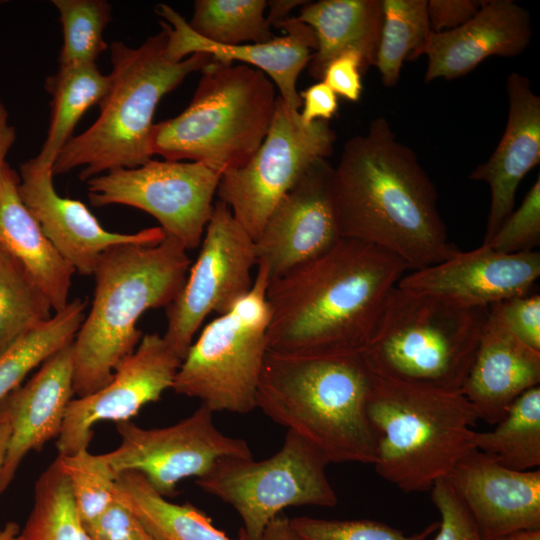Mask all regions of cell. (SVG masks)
Instances as JSON below:
<instances>
[{
    "instance_id": "6da1fadb",
    "label": "cell",
    "mask_w": 540,
    "mask_h": 540,
    "mask_svg": "<svg viewBox=\"0 0 540 540\" xmlns=\"http://www.w3.org/2000/svg\"><path fill=\"white\" fill-rule=\"evenodd\" d=\"M408 266L386 250L342 238L324 255L269 282L268 352L361 354Z\"/></svg>"
},
{
    "instance_id": "7a4b0ae2",
    "label": "cell",
    "mask_w": 540,
    "mask_h": 540,
    "mask_svg": "<svg viewBox=\"0 0 540 540\" xmlns=\"http://www.w3.org/2000/svg\"><path fill=\"white\" fill-rule=\"evenodd\" d=\"M334 186L343 238L378 246L413 271L460 251L448 240L434 183L385 117L344 144Z\"/></svg>"
},
{
    "instance_id": "3957f363",
    "label": "cell",
    "mask_w": 540,
    "mask_h": 540,
    "mask_svg": "<svg viewBox=\"0 0 540 540\" xmlns=\"http://www.w3.org/2000/svg\"><path fill=\"white\" fill-rule=\"evenodd\" d=\"M187 251L165 236L158 244H118L101 254L92 305L72 343L77 397L105 386L135 351L143 313L167 308L176 298L191 266Z\"/></svg>"
},
{
    "instance_id": "277c9868",
    "label": "cell",
    "mask_w": 540,
    "mask_h": 540,
    "mask_svg": "<svg viewBox=\"0 0 540 540\" xmlns=\"http://www.w3.org/2000/svg\"><path fill=\"white\" fill-rule=\"evenodd\" d=\"M372 372L361 354L301 357L267 352L257 408L330 463L374 465L367 402Z\"/></svg>"
},
{
    "instance_id": "5b68a950",
    "label": "cell",
    "mask_w": 540,
    "mask_h": 540,
    "mask_svg": "<svg viewBox=\"0 0 540 540\" xmlns=\"http://www.w3.org/2000/svg\"><path fill=\"white\" fill-rule=\"evenodd\" d=\"M161 31L139 47L122 42L110 46V89L99 104L100 113L84 132L73 136L58 154L53 174L83 167L82 181L118 168H135L152 159L150 135L161 98L191 73L213 61L208 53H195L180 62L166 56L168 34Z\"/></svg>"
},
{
    "instance_id": "8992f818",
    "label": "cell",
    "mask_w": 540,
    "mask_h": 540,
    "mask_svg": "<svg viewBox=\"0 0 540 540\" xmlns=\"http://www.w3.org/2000/svg\"><path fill=\"white\" fill-rule=\"evenodd\" d=\"M367 414L376 439L373 466L405 493L430 491L475 449L472 427L479 417L461 392L372 373Z\"/></svg>"
},
{
    "instance_id": "52a82bcc",
    "label": "cell",
    "mask_w": 540,
    "mask_h": 540,
    "mask_svg": "<svg viewBox=\"0 0 540 540\" xmlns=\"http://www.w3.org/2000/svg\"><path fill=\"white\" fill-rule=\"evenodd\" d=\"M189 105L153 124L152 155L201 163L220 173L245 165L265 139L274 116L275 85L249 65L211 61Z\"/></svg>"
},
{
    "instance_id": "ba28073f",
    "label": "cell",
    "mask_w": 540,
    "mask_h": 540,
    "mask_svg": "<svg viewBox=\"0 0 540 540\" xmlns=\"http://www.w3.org/2000/svg\"><path fill=\"white\" fill-rule=\"evenodd\" d=\"M488 316L396 286L361 355L376 376L461 392Z\"/></svg>"
},
{
    "instance_id": "9c48e42d",
    "label": "cell",
    "mask_w": 540,
    "mask_h": 540,
    "mask_svg": "<svg viewBox=\"0 0 540 540\" xmlns=\"http://www.w3.org/2000/svg\"><path fill=\"white\" fill-rule=\"evenodd\" d=\"M269 274L257 264L249 292L202 329L176 373L172 389L213 412L246 414L257 408L267 348Z\"/></svg>"
},
{
    "instance_id": "30bf717a",
    "label": "cell",
    "mask_w": 540,
    "mask_h": 540,
    "mask_svg": "<svg viewBox=\"0 0 540 540\" xmlns=\"http://www.w3.org/2000/svg\"><path fill=\"white\" fill-rule=\"evenodd\" d=\"M328 464L314 447L287 430L273 456L261 461L219 458L196 484L237 511L243 521V540H261L268 524L287 507L337 504L326 475Z\"/></svg>"
},
{
    "instance_id": "8fae6325",
    "label": "cell",
    "mask_w": 540,
    "mask_h": 540,
    "mask_svg": "<svg viewBox=\"0 0 540 540\" xmlns=\"http://www.w3.org/2000/svg\"><path fill=\"white\" fill-rule=\"evenodd\" d=\"M335 141L328 121L305 124L278 96L265 139L245 165L221 175L218 200L255 241L277 203L314 161L332 154Z\"/></svg>"
},
{
    "instance_id": "7c38bea8",
    "label": "cell",
    "mask_w": 540,
    "mask_h": 540,
    "mask_svg": "<svg viewBox=\"0 0 540 540\" xmlns=\"http://www.w3.org/2000/svg\"><path fill=\"white\" fill-rule=\"evenodd\" d=\"M220 177L198 162L151 159L89 179L88 198L95 207L119 204L145 211L165 236L190 250L201 244Z\"/></svg>"
},
{
    "instance_id": "4fadbf2b",
    "label": "cell",
    "mask_w": 540,
    "mask_h": 540,
    "mask_svg": "<svg viewBox=\"0 0 540 540\" xmlns=\"http://www.w3.org/2000/svg\"><path fill=\"white\" fill-rule=\"evenodd\" d=\"M200 245L182 289L166 308L163 338L181 360L205 318L226 313L249 292L257 267L254 240L220 200L214 203Z\"/></svg>"
},
{
    "instance_id": "5bb4252c",
    "label": "cell",
    "mask_w": 540,
    "mask_h": 540,
    "mask_svg": "<svg viewBox=\"0 0 540 540\" xmlns=\"http://www.w3.org/2000/svg\"><path fill=\"white\" fill-rule=\"evenodd\" d=\"M119 446L104 456L116 475L141 473L163 497L177 494V484L207 474L222 457L252 458L246 441L223 434L213 422V411L202 404L178 423L145 429L130 421L116 423Z\"/></svg>"
},
{
    "instance_id": "9a60e30c",
    "label": "cell",
    "mask_w": 540,
    "mask_h": 540,
    "mask_svg": "<svg viewBox=\"0 0 540 540\" xmlns=\"http://www.w3.org/2000/svg\"><path fill=\"white\" fill-rule=\"evenodd\" d=\"M334 186L327 158L314 161L281 198L254 241L257 264L270 281L330 251L342 239Z\"/></svg>"
},
{
    "instance_id": "2e32d148",
    "label": "cell",
    "mask_w": 540,
    "mask_h": 540,
    "mask_svg": "<svg viewBox=\"0 0 540 540\" xmlns=\"http://www.w3.org/2000/svg\"><path fill=\"white\" fill-rule=\"evenodd\" d=\"M181 361L163 336L145 334L105 386L69 402L57 437L58 455L87 449L98 422L129 421L143 406L159 400L172 389Z\"/></svg>"
},
{
    "instance_id": "e0dca14e",
    "label": "cell",
    "mask_w": 540,
    "mask_h": 540,
    "mask_svg": "<svg viewBox=\"0 0 540 540\" xmlns=\"http://www.w3.org/2000/svg\"><path fill=\"white\" fill-rule=\"evenodd\" d=\"M18 174L23 203L59 254L81 275H93L99 257L112 246L158 244L165 238L159 226L124 234L105 229L84 203L57 193L53 166L35 157L21 164Z\"/></svg>"
},
{
    "instance_id": "ac0fdd59",
    "label": "cell",
    "mask_w": 540,
    "mask_h": 540,
    "mask_svg": "<svg viewBox=\"0 0 540 540\" xmlns=\"http://www.w3.org/2000/svg\"><path fill=\"white\" fill-rule=\"evenodd\" d=\"M540 276V253L505 254L487 244L459 251L438 264L403 276L397 286L464 307H489L530 293Z\"/></svg>"
},
{
    "instance_id": "d6986e66",
    "label": "cell",
    "mask_w": 540,
    "mask_h": 540,
    "mask_svg": "<svg viewBox=\"0 0 540 540\" xmlns=\"http://www.w3.org/2000/svg\"><path fill=\"white\" fill-rule=\"evenodd\" d=\"M483 540L540 529V470L519 471L471 450L447 476Z\"/></svg>"
},
{
    "instance_id": "ffe728a7",
    "label": "cell",
    "mask_w": 540,
    "mask_h": 540,
    "mask_svg": "<svg viewBox=\"0 0 540 540\" xmlns=\"http://www.w3.org/2000/svg\"><path fill=\"white\" fill-rule=\"evenodd\" d=\"M157 14L165 19L168 34L166 56L180 62L195 53H208L213 61L232 64L234 60L246 63L264 72L278 88L279 97L293 111L302 106L296 89L301 71L308 65L317 41L308 25L289 17L278 28L284 35L265 43H247L226 46L210 42L191 30L187 21L166 4L157 7Z\"/></svg>"
},
{
    "instance_id": "44dd1931",
    "label": "cell",
    "mask_w": 540,
    "mask_h": 540,
    "mask_svg": "<svg viewBox=\"0 0 540 540\" xmlns=\"http://www.w3.org/2000/svg\"><path fill=\"white\" fill-rule=\"evenodd\" d=\"M531 37V18L524 7L512 0H488L460 27L430 32L408 60L427 57L425 83L452 80L467 75L488 57L520 55Z\"/></svg>"
},
{
    "instance_id": "7402d4cb",
    "label": "cell",
    "mask_w": 540,
    "mask_h": 540,
    "mask_svg": "<svg viewBox=\"0 0 540 540\" xmlns=\"http://www.w3.org/2000/svg\"><path fill=\"white\" fill-rule=\"evenodd\" d=\"M508 119L504 133L490 158L469 175L489 185L490 209L483 243H487L511 214L517 188L540 163V97L524 75L507 77Z\"/></svg>"
},
{
    "instance_id": "603a6c76",
    "label": "cell",
    "mask_w": 540,
    "mask_h": 540,
    "mask_svg": "<svg viewBox=\"0 0 540 540\" xmlns=\"http://www.w3.org/2000/svg\"><path fill=\"white\" fill-rule=\"evenodd\" d=\"M72 343L50 356L25 384L8 394L12 431L0 469V497L24 457L60 433L74 394Z\"/></svg>"
},
{
    "instance_id": "cb8c5ba5",
    "label": "cell",
    "mask_w": 540,
    "mask_h": 540,
    "mask_svg": "<svg viewBox=\"0 0 540 540\" xmlns=\"http://www.w3.org/2000/svg\"><path fill=\"white\" fill-rule=\"evenodd\" d=\"M539 383L540 352L518 340L489 308L461 393L479 419L495 425L517 397Z\"/></svg>"
},
{
    "instance_id": "d4e9b609",
    "label": "cell",
    "mask_w": 540,
    "mask_h": 540,
    "mask_svg": "<svg viewBox=\"0 0 540 540\" xmlns=\"http://www.w3.org/2000/svg\"><path fill=\"white\" fill-rule=\"evenodd\" d=\"M19 182V174L5 162L0 168V251L25 269L57 312L69 302L75 270L23 203Z\"/></svg>"
},
{
    "instance_id": "484cf974",
    "label": "cell",
    "mask_w": 540,
    "mask_h": 540,
    "mask_svg": "<svg viewBox=\"0 0 540 540\" xmlns=\"http://www.w3.org/2000/svg\"><path fill=\"white\" fill-rule=\"evenodd\" d=\"M312 28L317 47L308 73L322 80L327 65L337 56L354 51L368 70L375 65L380 42L382 0H319L306 2L294 17Z\"/></svg>"
},
{
    "instance_id": "4316f807",
    "label": "cell",
    "mask_w": 540,
    "mask_h": 540,
    "mask_svg": "<svg viewBox=\"0 0 540 540\" xmlns=\"http://www.w3.org/2000/svg\"><path fill=\"white\" fill-rule=\"evenodd\" d=\"M114 493L155 540H233L192 504L169 502L137 471L119 473Z\"/></svg>"
},
{
    "instance_id": "83f0119b",
    "label": "cell",
    "mask_w": 540,
    "mask_h": 540,
    "mask_svg": "<svg viewBox=\"0 0 540 540\" xmlns=\"http://www.w3.org/2000/svg\"><path fill=\"white\" fill-rule=\"evenodd\" d=\"M111 85L109 74L101 73L96 63L59 65L47 77L45 89L51 96L50 123L46 140L35 159L47 165L54 162L63 147L74 136V128L94 105H99Z\"/></svg>"
},
{
    "instance_id": "f1b7e54d",
    "label": "cell",
    "mask_w": 540,
    "mask_h": 540,
    "mask_svg": "<svg viewBox=\"0 0 540 540\" xmlns=\"http://www.w3.org/2000/svg\"><path fill=\"white\" fill-rule=\"evenodd\" d=\"M86 307L87 302L80 298L69 301L0 355V401L19 387L33 369L73 342L85 318Z\"/></svg>"
},
{
    "instance_id": "f546056e",
    "label": "cell",
    "mask_w": 540,
    "mask_h": 540,
    "mask_svg": "<svg viewBox=\"0 0 540 540\" xmlns=\"http://www.w3.org/2000/svg\"><path fill=\"white\" fill-rule=\"evenodd\" d=\"M475 449L514 470L540 465V387L526 390L491 431L473 433Z\"/></svg>"
},
{
    "instance_id": "4dcf8cb0",
    "label": "cell",
    "mask_w": 540,
    "mask_h": 540,
    "mask_svg": "<svg viewBox=\"0 0 540 540\" xmlns=\"http://www.w3.org/2000/svg\"><path fill=\"white\" fill-rule=\"evenodd\" d=\"M265 0H196L189 27L215 44L265 43L276 36L264 15Z\"/></svg>"
},
{
    "instance_id": "1f68e13d",
    "label": "cell",
    "mask_w": 540,
    "mask_h": 540,
    "mask_svg": "<svg viewBox=\"0 0 540 540\" xmlns=\"http://www.w3.org/2000/svg\"><path fill=\"white\" fill-rule=\"evenodd\" d=\"M16 540H91L56 460L37 479L33 507Z\"/></svg>"
},
{
    "instance_id": "d6a6232c",
    "label": "cell",
    "mask_w": 540,
    "mask_h": 540,
    "mask_svg": "<svg viewBox=\"0 0 540 540\" xmlns=\"http://www.w3.org/2000/svg\"><path fill=\"white\" fill-rule=\"evenodd\" d=\"M46 295L13 258L0 251V355L52 317Z\"/></svg>"
},
{
    "instance_id": "836d02e7",
    "label": "cell",
    "mask_w": 540,
    "mask_h": 540,
    "mask_svg": "<svg viewBox=\"0 0 540 540\" xmlns=\"http://www.w3.org/2000/svg\"><path fill=\"white\" fill-rule=\"evenodd\" d=\"M383 24L375 65L384 86L399 81L404 61L430 34L427 0H382Z\"/></svg>"
},
{
    "instance_id": "e575fe53",
    "label": "cell",
    "mask_w": 540,
    "mask_h": 540,
    "mask_svg": "<svg viewBox=\"0 0 540 540\" xmlns=\"http://www.w3.org/2000/svg\"><path fill=\"white\" fill-rule=\"evenodd\" d=\"M63 29L59 65L95 63L108 48L103 32L111 20V5L104 0H53Z\"/></svg>"
},
{
    "instance_id": "d590c367",
    "label": "cell",
    "mask_w": 540,
    "mask_h": 540,
    "mask_svg": "<svg viewBox=\"0 0 540 540\" xmlns=\"http://www.w3.org/2000/svg\"><path fill=\"white\" fill-rule=\"evenodd\" d=\"M69 481L79 518L84 526L94 523L115 500L116 474L104 454L88 449L55 459Z\"/></svg>"
},
{
    "instance_id": "8d00e7d4",
    "label": "cell",
    "mask_w": 540,
    "mask_h": 540,
    "mask_svg": "<svg viewBox=\"0 0 540 540\" xmlns=\"http://www.w3.org/2000/svg\"><path fill=\"white\" fill-rule=\"evenodd\" d=\"M296 540H427L439 523L433 522L412 535L370 519L327 520L308 516L289 519Z\"/></svg>"
},
{
    "instance_id": "74e56055",
    "label": "cell",
    "mask_w": 540,
    "mask_h": 540,
    "mask_svg": "<svg viewBox=\"0 0 540 540\" xmlns=\"http://www.w3.org/2000/svg\"><path fill=\"white\" fill-rule=\"evenodd\" d=\"M493 250L516 254L534 251L540 244V176H537L520 207L513 210L487 242Z\"/></svg>"
},
{
    "instance_id": "f35d334b",
    "label": "cell",
    "mask_w": 540,
    "mask_h": 540,
    "mask_svg": "<svg viewBox=\"0 0 540 540\" xmlns=\"http://www.w3.org/2000/svg\"><path fill=\"white\" fill-rule=\"evenodd\" d=\"M430 492L440 515L438 532L433 540H483L474 519L447 477L436 481Z\"/></svg>"
},
{
    "instance_id": "ab89813d",
    "label": "cell",
    "mask_w": 540,
    "mask_h": 540,
    "mask_svg": "<svg viewBox=\"0 0 540 540\" xmlns=\"http://www.w3.org/2000/svg\"><path fill=\"white\" fill-rule=\"evenodd\" d=\"M522 343L540 352V295L525 294L489 306Z\"/></svg>"
},
{
    "instance_id": "60d3db41",
    "label": "cell",
    "mask_w": 540,
    "mask_h": 540,
    "mask_svg": "<svg viewBox=\"0 0 540 540\" xmlns=\"http://www.w3.org/2000/svg\"><path fill=\"white\" fill-rule=\"evenodd\" d=\"M85 530L91 540H155L137 516L116 499Z\"/></svg>"
},
{
    "instance_id": "b9f144b4",
    "label": "cell",
    "mask_w": 540,
    "mask_h": 540,
    "mask_svg": "<svg viewBox=\"0 0 540 540\" xmlns=\"http://www.w3.org/2000/svg\"><path fill=\"white\" fill-rule=\"evenodd\" d=\"M366 71L362 57L354 51H348L327 65L322 81L336 95L357 102L362 93V74Z\"/></svg>"
},
{
    "instance_id": "7bdbcfd3",
    "label": "cell",
    "mask_w": 540,
    "mask_h": 540,
    "mask_svg": "<svg viewBox=\"0 0 540 540\" xmlns=\"http://www.w3.org/2000/svg\"><path fill=\"white\" fill-rule=\"evenodd\" d=\"M482 0H429L427 14L433 33L450 31L468 22L481 8Z\"/></svg>"
},
{
    "instance_id": "ee69618b",
    "label": "cell",
    "mask_w": 540,
    "mask_h": 540,
    "mask_svg": "<svg viewBox=\"0 0 540 540\" xmlns=\"http://www.w3.org/2000/svg\"><path fill=\"white\" fill-rule=\"evenodd\" d=\"M302 100L300 117L305 124L316 120L328 121L338 110V98L322 80L299 93Z\"/></svg>"
},
{
    "instance_id": "f6af8a7d",
    "label": "cell",
    "mask_w": 540,
    "mask_h": 540,
    "mask_svg": "<svg viewBox=\"0 0 540 540\" xmlns=\"http://www.w3.org/2000/svg\"><path fill=\"white\" fill-rule=\"evenodd\" d=\"M12 431V408L8 395L0 401V469Z\"/></svg>"
},
{
    "instance_id": "bcb514c9",
    "label": "cell",
    "mask_w": 540,
    "mask_h": 540,
    "mask_svg": "<svg viewBox=\"0 0 540 540\" xmlns=\"http://www.w3.org/2000/svg\"><path fill=\"white\" fill-rule=\"evenodd\" d=\"M307 1L303 0H272L267 1L269 13L266 16L271 27L279 25L289 18V13L297 6H303Z\"/></svg>"
},
{
    "instance_id": "7dc6e473",
    "label": "cell",
    "mask_w": 540,
    "mask_h": 540,
    "mask_svg": "<svg viewBox=\"0 0 540 540\" xmlns=\"http://www.w3.org/2000/svg\"><path fill=\"white\" fill-rule=\"evenodd\" d=\"M16 140V130L9 124L8 112L0 99V168L6 162L5 158Z\"/></svg>"
},
{
    "instance_id": "c3c4849f",
    "label": "cell",
    "mask_w": 540,
    "mask_h": 540,
    "mask_svg": "<svg viewBox=\"0 0 540 540\" xmlns=\"http://www.w3.org/2000/svg\"><path fill=\"white\" fill-rule=\"evenodd\" d=\"M261 540H296L290 528L289 519L277 516L273 519L263 534Z\"/></svg>"
},
{
    "instance_id": "681fc988",
    "label": "cell",
    "mask_w": 540,
    "mask_h": 540,
    "mask_svg": "<svg viewBox=\"0 0 540 540\" xmlns=\"http://www.w3.org/2000/svg\"><path fill=\"white\" fill-rule=\"evenodd\" d=\"M492 540H540V529L518 530Z\"/></svg>"
},
{
    "instance_id": "f907efd6",
    "label": "cell",
    "mask_w": 540,
    "mask_h": 540,
    "mask_svg": "<svg viewBox=\"0 0 540 540\" xmlns=\"http://www.w3.org/2000/svg\"><path fill=\"white\" fill-rule=\"evenodd\" d=\"M20 532V528L15 522H8L0 531V540H16Z\"/></svg>"
}]
</instances>
